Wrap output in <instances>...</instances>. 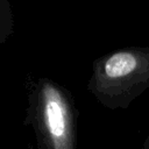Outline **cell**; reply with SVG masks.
Here are the masks:
<instances>
[{"instance_id":"6da1fadb","label":"cell","mask_w":149,"mask_h":149,"mask_svg":"<svg viewBox=\"0 0 149 149\" xmlns=\"http://www.w3.org/2000/svg\"><path fill=\"white\" fill-rule=\"evenodd\" d=\"M149 88V47H127L93 61L88 92L108 109H125Z\"/></svg>"},{"instance_id":"7a4b0ae2","label":"cell","mask_w":149,"mask_h":149,"mask_svg":"<svg viewBox=\"0 0 149 149\" xmlns=\"http://www.w3.org/2000/svg\"><path fill=\"white\" fill-rule=\"evenodd\" d=\"M26 123L38 149H77L78 109L71 92L57 81L38 78L28 98Z\"/></svg>"},{"instance_id":"3957f363","label":"cell","mask_w":149,"mask_h":149,"mask_svg":"<svg viewBox=\"0 0 149 149\" xmlns=\"http://www.w3.org/2000/svg\"><path fill=\"white\" fill-rule=\"evenodd\" d=\"M14 33V14L9 0H0V47Z\"/></svg>"},{"instance_id":"277c9868","label":"cell","mask_w":149,"mask_h":149,"mask_svg":"<svg viewBox=\"0 0 149 149\" xmlns=\"http://www.w3.org/2000/svg\"><path fill=\"white\" fill-rule=\"evenodd\" d=\"M143 149H149V134L147 135V137L143 142Z\"/></svg>"}]
</instances>
